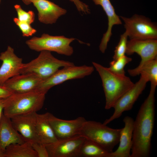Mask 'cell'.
Returning a JSON list of instances; mask_svg holds the SVG:
<instances>
[{"instance_id": "cell-6", "label": "cell", "mask_w": 157, "mask_h": 157, "mask_svg": "<svg viewBox=\"0 0 157 157\" xmlns=\"http://www.w3.org/2000/svg\"><path fill=\"white\" fill-rule=\"evenodd\" d=\"M76 39L63 35L52 36L43 33L40 37H33L27 40L26 43L30 49L37 51H53L62 55L70 56L74 52L71 43Z\"/></svg>"}, {"instance_id": "cell-21", "label": "cell", "mask_w": 157, "mask_h": 157, "mask_svg": "<svg viewBox=\"0 0 157 157\" xmlns=\"http://www.w3.org/2000/svg\"><path fill=\"white\" fill-rule=\"evenodd\" d=\"M128 72L132 76L140 74L145 77L151 84L157 85V58L149 60L138 69H129Z\"/></svg>"}, {"instance_id": "cell-27", "label": "cell", "mask_w": 157, "mask_h": 157, "mask_svg": "<svg viewBox=\"0 0 157 157\" xmlns=\"http://www.w3.org/2000/svg\"><path fill=\"white\" fill-rule=\"evenodd\" d=\"M13 20L21 31L23 37L31 36L37 32L36 30L32 28L31 24L19 20L17 18H14Z\"/></svg>"}, {"instance_id": "cell-16", "label": "cell", "mask_w": 157, "mask_h": 157, "mask_svg": "<svg viewBox=\"0 0 157 157\" xmlns=\"http://www.w3.org/2000/svg\"><path fill=\"white\" fill-rule=\"evenodd\" d=\"M32 3L38 11L39 21L45 24L55 23L67 12L65 9L48 0H34Z\"/></svg>"}, {"instance_id": "cell-23", "label": "cell", "mask_w": 157, "mask_h": 157, "mask_svg": "<svg viewBox=\"0 0 157 157\" xmlns=\"http://www.w3.org/2000/svg\"><path fill=\"white\" fill-rule=\"evenodd\" d=\"M79 157H110V153L95 142L85 138L80 148Z\"/></svg>"}, {"instance_id": "cell-20", "label": "cell", "mask_w": 157, "mask_h": 157, "mask_svg": "<svg viewBox=\"0 0 157 157\" xmlns=\"http://www.w3.org/2000/svg\"><path fill=\"white\" fill-rule=\"evenodd\" d=\"M49 113H37L36 131L40 143L45 145L53 143L58 139L48 120Z\"/></svg>"}, {"instance_id": "cell-5", "label": "cell", "mask_w": 157, "mask_h": 157, "mask_svg": "<svg viewBox=\"0 0 157 157\" xmlns=\"http://www.w3.org/2000/svg\"><path fill=\"white\" fill-rule=\"evenodd\" d=\"M40 52L36 58L24 63L20 74L34 73L43 80L52 75L60 67L75 65L72 62L56 58L51 52L42 51Z\"/></svg>"}, {"instance_id": "cell-12", "label": "cell", "mask_w": 157, "mask_h": 157, "mask_svg": "<svg viewBox=\"0 0 157 157\" xmlns=\"http://www.w3.org/2000/svg\"><path fill=\"white\" fill-rule=\"evenodd\" d=\"M37 114V112H33L15 115L10 118L14 128L26 142L40 143L36 131Z\"/></svg>"}, {"instance_id": "cell-8", "label": "cell", "mask_w": 157, "mask_h": 157, "mask_svg": "<svg viewBox=\"0 0 157 157\" xmlns=\"http://www.w3.org/2000/svg\"><path fill=\"white\" fill-rule=\"evenodd\" d=\"M125 32L130 40L157 39V26L149 18L135 14L131 17L121 16Z\"/></svg>"}, {"instance_id": "cell-15", "label": "cell", "mask_w": 157, "mask_h": 157, "mask_svg": "<svg viewBox=\"0 0 157 157\" xmlns=\"http://www.w3.org/2000/svg\"><path fill=\"white\" fill-rule=\"evenodd\" d=\"M42 80L32 73L20 74L11 77L3 85L12 94L35 91Z\"/></svg>"}, {"instance_id": "cell-7", "label": "cell", "mask_w": 157, "mask_h": 157, "mask_svg": "<svg viewBox=\"0 0 157 157\" xmlns=\"http://www.w3.org/2000/svg\"><path fill=\"white\" fill-rule=\"evenodd\" d=\"M94 70L92 66L84 65L67 66L59 69L48 78L42 80L35 91L46 94L55 86L69 80L80 79L91 75Z\"/></svg>"}, {"instance_id": "cell-31", "label": "cell", "mask_w": 157, "mask_h": 157, "mask_svg": "<svg viewBox=\"0 0 157 157\" xmlns=\"http://www.w3.org/2000/svg\"><path fill=\"white\" fill-rule=\"evenodd\" d=\"M6 98H0V119L5 106Z\"/></svg>"}, {"instance_id": "cell-34", "label": "cell", "mask_w": 157, "mask_h": 157, "mask_svg": "<svg viewBox=\"0 0 157 157\" xmlns=\"http://www.w3.org/2000/svg\"><path fill=\"white\" fill-rule=\"evenodd\" d=\"M1 2V0H0V3Z\"/></svg>"}, {"instance_id": "cell-14", "label": "cell", "mask_w": 157, "mask_h": 157, "mask_svg": "<svg viewBox=\"0 0 157 157\" xmlns=\"http://www.w3.org/2000/svg\"><path fill=\"white\" fill-rule=\"evenodd\" d=\"M0 60L2 61L0 67V85H3L10 78L20 74L24 63L22 58L16 56L14 49L10 46L0 53Z\"/></svg>"}, {"instance_id": "cell-10", "label": "cell", "mask_w": 157, "mask_h": 157, "mask_svg": "<svg viewBox=\"0 0 157 157\" xmlns=\"http://www.w3.org/2000/svg\"><path fill=\"white\" fill-rule=\"evenodd\" d=\"M85 138L78 135L68 138L58 139L45 145L49 157H79L81 147Z\"/></svg>"}, {"instance_id": "cell-18", "label": "cell", "mask_w": 157, "mask_h": 157, "mask_svg": "<svg viewBox=\"0 0 157 157\" xmlns=\"http://www.w3.org/2000/svg\"><path fill=\"white\" fill-rule=\"evenodd\" d=\"M96 5L101 6L106 13L108 19V27L103 34L99 45V49L103 53L107 49L108 43L112 35L113 26L122 24L120 17L116 13L115 9L110 0H92Z\"/></svg>"}, {"instance_id": "cell-13", "label": "cell", "mask_w": 157, "mask_h": 157, "mask_svg": "<svg viewBox=\"0 0 157 157\" xmlns=\"http://www.w3.org/2000/svg\"><path fill=\"white\" fill-rule=\"evenodd\" d=\"M136 53L141 60L135 69H138L144 64L157 58V39L130 40L128 41L126 53L131 55Z\"/></svg>"}, {"instance_id": "cell-29", "label": "cell", "mask_w": 157, "mask_h": 157, "mask_svg": "<svg viewBox=\"0 0 157 157\" xmlns=\"http://www.w3.org/2000/svg\"><path fill=\"white\" fill-rule=\"evenodd\" d=\"M75 4L78 11L84 14H88L90 13L89 6L85 3L80 0H69Z\"/></svg>"}, {"instance_id": "cell-19", "label": "cell", "mask_w": 157, "mask_h": 157, "mask_svg": "<svg viewBox=\"0 0 157 157\" xmlns=\"http://www.w3.org/2000/svg\"><path fill=\"white\" fill-rule=\"evenodd\" d=\"M26 141L13 126L10 119L2 113L0 119V148L4 151L12 144H21Z\"/></svg>"}, {"instance_id": "cell-30", "label": "cell", "mask_w": 157, "mask_h": 157, "mask_svg": "<svg viewBox=\"0 0 157 157\" xmlns=\"http://www.w3.org/2000/svg\"><path fill=\"white\" fill-rule=\"evenodd\" d=\"M12 94L3 85H0V98H6Z\"/></svg>"}, {"instance_id": "cell-28", "label": "cell", "mask_w": 157, "mask_h": 157, "mask_svg": "<svg viewBox=\"0 0 157 157\" xmlns=\"http://www.w3.org/2000/svg\"><path fill=\"white\" fill-rule=\"evenodd\" d=\"M32 147L38 157H49L45 145L39 142L32 143Z\"/></svg>"}, {"instance_id": "cell-33", "label": "cell", "mask_w": 157, "mask_h": 157, "mask_svg": "<svg viewBox=\"0 0 157 157\" xmlns=\"http://www.w3.org/2000/svg\"><path fill=\"white\" fill-rule=\"evenodd\" d=\"M0 157H5L4 151L0 148Z\"/></svg>"}, {"instance_id": "cell-3", "label": "cell", "mask_w": 157, "mask_h": 157, "mask_svg": "<svg viewBox=\"0 0 157 157\" xmlns=\"http://www.w3.org/2000/svg\"><path fill=\"white\" fill-rule=\"evenodd\" d=\"M45 95L36 91L12 94L6 98L3 114L10 118L17 115L37 112L44 105Z\"/></svg>"}, {"instance_id": "cell-9", "label": "cell", "mask_w": 157, "mask_h": 157, "mask_svg": "<svg viewBox=\"0 0 157 157\" xmlns=\"http://www.w3.org/2000/svg\"><path fill=\"white\" fill-rule=\"evenodd\" d=\"M148 82V81L145 77L141 75L139 80L116 102L113 107L114 109L113 113L109 118L106 119L103 123L107 125L119 118L124 112L131 110L145 88Z\"/></svg>"}, {"instance_id": "cell-4", "label": "cell", "mask_w": 157, "mask_h": 157, "mask_svg": "<svg viewBox=\"0 0 157 157\" xmlns=\"http://www.w3.org/2000/svg\"><path fill=\"white\" fill-rule=\"evenodd\" d=\"M121 129L112 128L99 122L86 120L80 135L95 142L111 153L119 144Z\"/></svg>"}, {"instance_id": "cell-26", "label": "cell", "mask_w": 157, "mask_h": 157, "mask_svg": "<svg viewBox=\"0 0 157 157\" xmlns=\"http://www.w3.org/2000/svg\"><path fill=\"white\" fill-rule=\"evenodd\" d=\"M14 7L17 13V18L19 20L27 22L30 24L34 22L35 14L33 11L29 10L26 12L18 4L14 5Z\"/></svg>"}, {"instance_id": "cell-22", "label": "cell", "mask_w": 157, "mask_h": 157, "mask_svg": "<svg viewBox=\"0 0 157 157\" xmlns=\"http://www.w3.org/2000/svg\"><path fill=\"white\" fill-rule=\"evenodd\" d=\"M4 154L5 157H38L32 143L28 142L10 145L5 149Z\"/></svg>"}, {"instance_id": "cell-17", "label": "cell", "mask_w": 157, "mask_h": 157, "mask_svg": "<svg viewBox=\"0 0 157 157\" xmlns=\"http://www.w3.org/2000/svg\"><path fill=\"white\" fill-rule=\"evenodd\" d=\"M134 121L129 116L124 118V126L120 132L119 146L110 153V157H131Z\"/></svg>"}, {"instance_id": "cell-11", "label": "cell", "mask_w": 157, "mask_h": 157, "mask_svg": "<svg viewBox=\"0 0 157 157\" xmlns=\"http://www.w3.org/2000/svg\"><path fill=\"white\" fill-rule=\"evenodd\" d=\"M48 120L57 139H62L80 135L81 129L86 120L82 117L72 120H64L58 118L49 113Z\"/></svg>"}, {"instance_id": "cell-1", "label": "cell", "mask_w": 157, "mask_h": 157, "mask_svg": "<svg viewBox=\"0 0 157 157\" xmlns=\"http://www.w3.org/2000/svg\"><path fill=\"white\" fill-rule=\"evenodd\" d=\"M149 94L134 121L131 157H148L155 119V93L156 85L151 84Z\"/></svg>"}, {"instance_id": "cell-24", "label": "cell", "mask_w": 157, "mask_h": 157, "mask_svg": "<svg viewBox=\"0 0 157 157\" xmlns=\"http://www.w3.org/2000/svg\"><path fill=\"white\" fill-rule=\"evenodd\" d=\"M132 60L131 58L125 55L116 60H113L109 63V69L113 72L118 75H124V68L126 64Z\"/></svg>"}, {"instance_id": "cell-32", "label": "cell", "mask_w": 157, "mask_h": 157, "mask_svg": "<svg viewBox=\"0 0 157 157\" xmlns=\"http://www.w3.org/2000/svg\"><path fill=\"white\" fill-rule=\"evenodd\" d=\"M34 0H22L24 3L26 5H28L31 3H32L33 2Z\"/></svg>"}, {"instance_id": "cell-2", "label": "cell", "mask_w": 157, "mask_h": 157, "mask_svg": "<svg viewBox=\"0 0 157 157\" xmlns=\"http://www.w3.org/2000/svg\"><path fill=\"white\" fill-rule=\"evenodd\" d=\"M93 67L98 73L101 80L105 95V109L113 108L117 100L131 88L134 83L128 77L115 74L108 68L95 62Z\"/></svg>"}, {"instance_id": "cell-25", "label": "cell", "mask_w": 157, "mask_h": 157, "mask_svg": "<svg viewBox=\"0 0 157 157\" xmlns=\"http://www.w3.org/2000/svg\"><path fill=\"white\" fill-rule=\"evenodd\" d=\"M128 36L125 32L120 36L119 42L115 47L113 60H116L124 56L126 54Z\"/></svg>"}]
</instances>
